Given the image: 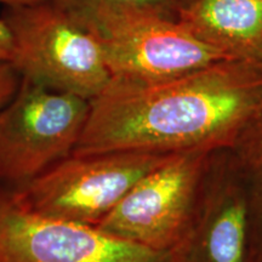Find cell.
<instances>
[{"mask_svg": "<svg viewBox=\"0 0 262 262\" xmlns=\"http://www.w3.org/2000/svg\"><path fill=\"white\" fill-rule=\"evenodd\" d=\"M176 155L147 150L70 155L11 192L34 214L96 226L139 180Z\"/></svg>", "mask_w": 262, "mask_h": 262, "instance_id": "obj_3", "label": "cell"}, {"mask_svg": "<svg viewBox=\"0 0 262 262\" xmlns=\"http://www.w3.org/2000/svg\"><path fill=\"white\" fill-rule=\"evenodd\" d=\"M89 112V100L21 78L0 110V182L19 187L72 155Z\"/></svg>", "mask_w": 262, "mask_h": 262, "instance_id": "obj_4", "label": "cell"}, {"mask_svg": "<svg viewBox=\"0 0 262 262\" xmlns=\"http://www.w3.org/2000/svg\"><path fill=\"white\" fill-rule=\"evenodd\" d=\"M248 239L247 194L227 149H216L171 262H245Z\"/></svg>", "mask_w": 262, "mask_h": 262, "instance_id": "obj_8", "label": "cell"}, {"mask_svg": "<svg viewBox=\"0 0 262 262\" xmlns=\"http://www.w3.org/2000/svg\"><path fill=\"white\" fill-rule=\"evenodd\" d=\"M179 19L228 57L262 66V0H192Z\"/></svg>", "mask_w": 262, "mask_h": 262, "instance_id": "obj_9", "label": "cell"}, {"mask_svg": "<svg viewBox=\"0 0 262 262\" xmlns=\"http://www.w3.org/2000/svg\"><path fill=\"white\" fill-rule=\"evenodd\" d=\"M189 2H192V0H185V4H187V3H189Z\"/></svg>", "mask_w": 262, "mask_h": 262, "instance_id": "obj_15", "label": "cell"}, {"mask_svg": "<svg viewBox=\"0 0 262 262\" xmlns=\"http://www.w3.org/2000/svg\"><path fill=\"white\" fill-rule=\"evenodd\" d=\"M0 262H171L158 251L96 226L27 210L11 189L0 191Z\"/></svg>", "mask_w": 262, "mask_h": 262, "instance_id": "obj_6", "label": "cell"}, {"mask_svg": "<svg viewBox=\"0 0 262 262\" xmlns=\"http://www.w3.org/2000/svg\"><path fill=\"white\" fill-rule=\"evenodd\" d=\"M11 32V63L21 78L85 100L97 97L111 81L100 41L51 0L5 8Z\"/></svg>", "mask_w": 262, "mask_h": 262, "instance_id": "obj_2", "label": "cell"}, {"mask_svg": "<svg viewBox=\"0 0 262 262\" xmlns=\"http://www.w3.org/2000/svg\"><path fill=\"white\" fill-rule=\"evenodd\" d=\"M214 150L173 156L139 180L96 227L153 250L170 251L187 228Z\"/></svg>", "mask_w": 262, "mask_h": 262, "instance_id": "obj_5", "label": "cell"}, {"mask_svg": "<svg viewBox=\"0 0 262 262\" xmlns=\"http://www.w3.org/2000/svg\"><path fill=\"white\" fill-rule=\"evenodd\" d=\"M14 56V41H12L11 32L0 17V62H11Z\"/></svg>", "mask_w": 262, "mask_h": 262, "instance_id": "obj_13", "label": "cell"}, {"mask_svg": "<svg viewBox=\"0 0 262 262\" xmlns=\"http://www.w3.org/2000/svg\"><path fill=\"white\" fill-rule=\"evenodd\" d=\"M21 75L10 62H0V110L10 102L17 91Z\"/></svg>", "mask_w": 262, "mask_h": 262, "instance_id": "obj_12", "label": "cell"}, {"mask_svg": "<svg viewBox=\"0 0 262 262\" xmlns=\"http://www.w3.org/2000/svg\"><path fill=\"white\" fill-rule=\"evenodd\" d=\"M226 149L247 194L249 239L245 262H262V108Z\"/></svg>", "mask_w": 262, "mask_h": 262, "instance_id": "obj_10", "label": "cell"}, {"mask_svg": "<svg viewBox=\"0 0 262 262\" xmlns=\"http://www.w3.org/2000/svg\"><path fill=\"white\" fill-rule=\"evenodd\" d=\"M41 0H0V4H4L5 8H14V6L31 5Z\"/></svg>", "mask_w": 262, "mask_h": 262, "instance_id": "obj_14", "label": "cell"}, {"mask_svg": "<svg viewBox=\"0 0 262 262\" xmlns=\"http://www.w3.org/2000/svg\"><path fill=\"white\" fill-rule=\"evenodd\" d=\"M262 108V66L226 58L157 81L111 78L72 155L228 148Z\"/></svg>", "mask_w": 262, "mask_h": 262, "instance_id": "obj_1", "label": "cell"}, {"mask_svg": "<svg viewBox=\"0 0 262 262\" xmlns=\"http://www.w3.org/2000/svg\"><path fill=\"white\" fill-rule=\"evenodd\" d=\"M94 35L112 78L164 80L231 58L180 19L137 16L108 25Z\"/></svg>", "mask_w": 262, "mask_h": 262, "instance_id": "obj_7", "label": "cell"}, {"mask_svg": "<svg viewBox=\"0 0 262 262\" xmlns=\"http://www.w3.org/2000/svg\"><path fill=\"white\" fill-rule=\"evenodd\" d=\"M78 25L96 34L106 26L137 16L179 19L185 0H51Z\"/></svg>", "mask_w": 262, "mask_h": 262, "instance_id": "obj_11", "label": "cell"}]
</instances>
